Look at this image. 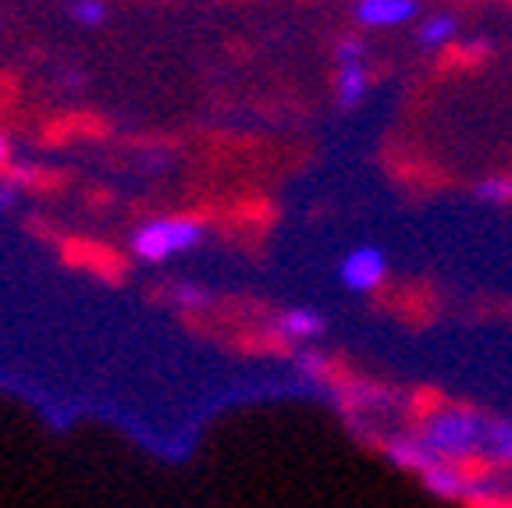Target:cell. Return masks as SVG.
<instances>
[{
    "label": "cell",
    "instance_id": "obj_10",
    "mask_svg": "<svg viewBox=\"0 0 512 508\" xmlns=\"http://www.w3.org/2000/svg\"><path fill=\"white\" fill-rule=\"evenodd\" d=\"M324 317L320 313H313V310H288V313H281V320H278V331L285 334V338H320L324 334Z\"/></svg>",
    "mask_w": 512,
    "mask_h": 508
},
{
    "label": "cell",
    "instance_id": "obj_9",
    "mask_svg": "<svg viewBox=\"0 0 512 508\" xmlns=\"http://www.w3.org/2000/svg\"><path fill=\"white\" fill-rule=\"evenodd\" d=\"M456 36H459V18L445 15V11H441V15L424 18V22H420V32H416V40L424 43V47H431V50L448 47Z\"/></svg>",
    "mask_w": 512,
    "mask_h": 508
},
{
    "label": "cell",
    "instance_id": "obj_12",
    "mask_svg": "<svg viewBox=\"0 0 512 508\" xmlns=\"http://www.w3.org/2000/svg\"><path fill=\"white\" fill-rule=\"evenodd\" d=\"M473 196L480 203H491V207H505V203H512V178H484V182H477Z\"/></svg>",
    "mask_w": 512,
    "mask_h": 508
},
{
    "label": "cell",
    "instance_id": "obj_14",
    "mask_svg": "<svg viewBox=\"0 0 512 508\" xmlns=\"http://www.w3.org/2000/svg\"><path fill=\"white\" fill-rule=\"evenodd\" d=\"M4 167H8V143L0 139V171H4Z\"/></svg>",
    "mask_w": 512,
    "mask_h": 508
},
{
    "label": "cell",
    "instance_id": "obj_8",
    "mask_svg": "<svg viewBox=\"0 0 512 508\" xmlns=\"http://www.w3.org/2000/svg\"><path fill=\"white\" fill-rule=\"evenodd\" d=\"M388 459L402 469H413L420 477H424L431 466H438V459L427 452V445L420 437H395V441H388Z\"/></svg>",
    "mask_w": 512,
    "mask_h": 508
},
{
    "label": "cell",
    "instance_id": "obj_13",
    "mask_svg": "<svg viewBox=\"0 0 512 508\" xmlns=\"http://www.w3.org/2000/svg\"><path fill=\"white\" fill-rule=\"evenodd\" d=\"M75 15L86 18V22H100L107 15V8L104 4H82V8H75Z\"/></svg>",
    "mask_w": 512,
    "mask_h": 508
},
{
    "label": "cell",
    "instance_id": "obj_3",
    "mask_svg": "<svg viewBox=\"0 0 512 508\" xmlns=\"http://www.w3.org/2000/svg\"><path fill=\"white\" fill-rule=\"evenodd\" d=\"M338 57V86H335V96H338V107H356L367 96L370 89V79H367V47H363L356 36L338 43L335 50Z\"/></svg>",
    "mask_w": 512,
    "mask_h": 508
},
{
    "label": "cell",
    "instance_id": "obj_5",
    "mask_svg": "<svg viewBox=\"0 0 512 508\" xmlns=\"http://www.w3.org/2000/svg\"><path fill=\"white\" fill-rule=\"evenodd\" d=\"M338 274H342V285L349 288V292L367 295L388 278V260H384V253L377 246H356L342 260Z\"/></svg>",
    "mask_w": 512,
    "mask_h": 508
},
{
    "label": "cell",
    "instance_id": "obj_2",
    "mask_svg": "<svg viewBox=\"0 0 512 508\" xmlns=\"http://www.w3.org/2000/svg\"><path fill=\"white\" fill-rule=\"evenodd\" d=\"M203 239V224L196 217H164V221H150L146 228L136 231L132 249H136L139 260L160 263L168 256H178L185 249L200 246Z\"/></svg>",
    "mask_w": 512,
    "mask_h": 508
},
{
    "label": "cell",
    "instance_id": "obj_11",
    "mask_svg": "<svg viewBox=\"0 0 512 508\" xmlns=\"http://www.w3.org/2000/svg\"><path fill=\"white\" fill-rule=\"evenodd\" d=\"M484 452L498 462H512V423L509 420H488V441Z\"/></svg>",
    "mask_w": 512,
    "mask_h": 508
},
{
    "label": "cell",
    "instance_id": "obj_1",
    "mask_svg": "<svg viewBox=\"0 0 512 508\" xmlns=\"http://www.w3.org/2000/svg\"><path fill=\"white\" fill-rule=\"evenodd\" d=\"M420 441L427 445V452L438 462H456L470 459V455L484 452V441H488V420L470 409H438L424 420L420 427Z\"/></svg>",
    "mask_w": 512,
    "mask_h": 508
},
{
    "label": "cell",
    "instance_id": "obj_4",
    "mask_svg": "<svg viewBox=\"0 0 512 508\" xmlns=\"http://www.w3.org/2000/svg\"><path fill=\"white\" fill-rule=\"evenodd\" d=\"M61 256H64V263L89 270V274H96V278H104V281H121L128 270L125 256H118L111 246L93 242V239H64Z\"/></svg>",
    "mask_w": 512,
    "mask_h": 508
},
{
    "label": "cell",
    "instance_id": "obj_6",
    "mask_svg": "<svg viewBox=\"0 0 512 508\" xmlns=\"http://www.w3.org/2000/svg\"><path fill=\"white\" fill-rule=\"evenodd\" d=\"M416 18H420L416 0H363V4H356V22L367 29H399Z\"/></svg>",
    "mask_w": 512,
    "mask_h": 508
},
{
    "label": "cell",
    "instance_id": "obj_7",
    "mask_svg": "<svg viewBox=\"0 0 512 508\" xmlns=\"http://www.w3.org/2000/svg\"><path fill=\"white\" fill-rule=\"evenodd\" d=\"M424 484H427V491L438 494V498H470V494L477 491L473 477H466L456 462H438V466H431L424 473Z\"/></svg>",
    "mask_w": 512,
    "mask_h": 508
}]
</instances>
